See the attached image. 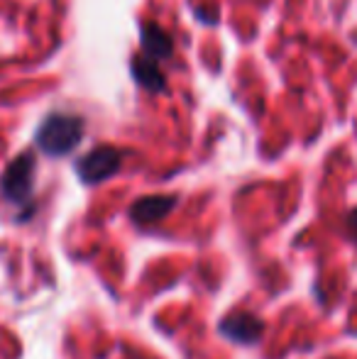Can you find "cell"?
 Wrapping results in <instances>:
<instances>
[{"instance_id":"obj_1","label":"cell","mask_w":357,"mask_h":359,"mask_svg":"<svg viewBox=\"0 0 357 359\" xmlns=\"http://www.w3.org/2000/svg\"><path fill=\"white\" fill-rule=\"evenodd\" d=\"M0 201L15 208L20 222L29 220L34 213V156L22 151L8 164L0 176Z\"/></svg>"},{"instance_id":"obj_2","label":"cell","mask_w":357,"mask_h":359,"mask_svg":"<svg viewBox=\"0 0 357 359\" xmlns=\"http://www.w3.org/2000/svg\"><path fill=\"white\" fill-rule=\"evenodd\" d=\"M83 133H86V120L81 115L54 110L37 128L34 144L47 156H67L83 140Z\"/></svg>"},{"instance_id":"obj_3","label":"cell","mask_w":357,"mask_h":359,"mask_svg":"<svg viewBox=\"0 0 357 359\" xmlns=\"http://www.w3.org/2000/svg\"><path fill=\"white\" fill-rule=\"evenodd\" d=\"M123 159H125V151L115 149V147H110V144H100V147H95V149L86 151V154L76 161V174L86 186L103 184L110 176L118 174L120 166H123Z\"/></svg>"},{"instance_id":"obj_4","label":"cell","mask_w":357,"mask_h":359,"mask_svg":"<svg viewBox=\"0 0 357 359\" xmlns=\"http://www.w3.org/2000/svg\"><path fill=\"white\" fill-rule=\"evenodd\" d=\"M218 332L235 345H257L264 335V320L250 311H235L220 320Z\"/></svg>"},{"instance_id":"obj_5","label":"cell","mask_w":357,"mask_h":359,"mask_svg":"<svg viewBox=\"0 0 357 359\" xmlns=\"http://www.w3.org/2000/svg\"><path fill=\"white\" fill-rule=\"evenodd\" d=\"M174 205H177V196H144L130 205V217L140 227H147L164 220L174 210Z\"/></svg>"},{"instance_id":"obj_6","label":"cell","mask_w":357,"mask_h":359,"mask_svg":"<svg viewBox=\"0 0 357 359\" xmlns=\"http://www.w3.org/2000/svg\"><path fill=\"white\" fill-rule=\"evenodd\" d=\"M130 72H133V79L140 88L149 90V93H164L167 90V76H164L157 59L147 57V54L135 57L133 64H130Z\"/></svg>"},{"instance_id":"obj_7","label":"cell","mask_w":357,"mask_h":359,"mask_svg":"<svg viewBox=\"0 0 357 359\" xmlns=\"http://www.w3.org/2000/svg\"><path fill=\"white\" fill-rule=\"evenodd\" d=\"M140 42H142L144 54L157 59V62H164V59H169L174 54L172 34L164 27H159L157 22H144L140 27Z\"/></svg>"},{"instance_id":"obj_8","label":"cell","mask_w":357,"mask_h":359,"mask_svg":"<svg viewBox=\"0 0 357 359\" xmlns=\"http://www.w3.org/2000/svg\"><path fill=\"white\" fill-rule=\"evenodd\" d=\"M345 230H348V235L357 242V205L345 215Z\"/></svg>"}]
</instances>
